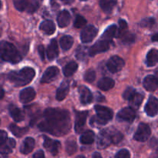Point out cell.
Listing matches in <instances>:
<instances>
[{"label":"cell","mask_w":158,"mask_h":158,"mask_svg":"<svg viewBox=\"0 0 158 158\" xmlns=\"http://www.w3.org/2000/svg\"><path fill=\"white\" fill-rule=\"evenodd\" d=\"M44 157H45V154H44V152H43V151H39L38 152H36L33 155V157H35V158H43Z\"/></svg>","instance_id":"obj_49"},{"label":"cell","mask_w":158,"mask_h":158,"mask_svg":"<svg viewBox=\"0 0 158 158\" xmlns=\"http://www.w3.org/2000/svg\"><path fill=\"white\" fill-rule=\"evenodd\" d=\"M38 52H39V53H40V57H41L42 60H44V58H45V49H44V46H42V45L39 46Z\"/></svg>","instance_id":"obj_48"},{"label":"cell","mask_w":158,"mask_h":158,"mask_svg":"<svg viewBox=\"0 0 158 158\" xmlns=\"http://www.w3.org/2000/svg\"><path fill=\"white\" fill-rule=\"evenodd\" d=\"M154 24H155V19H154V18H152V17L144 19L142 20L141 23H140V26L146 28L152 27Z\"/></svg>","instance_id":"obj_42"},{"label":"cell","mask_w":158,"mask_h":158,"mask_svg":"<svg viewBox=\"0 0 158 158\" xmlns=\"http://www.w3.org/2000/svg\"><path fill=\"white\" fill-rule=\"evenodd\" d=\"M145 112L149 117H155L158 114V100L154 96H151L145 106Z\"/></svg>","instance_id":"obj_9"},{"label":"cell","mask_w":158,"mask_h":158,"mask_svg":"<svg viewBox=\"0 0 158 158\" xmlns=\"http://www.w3.org/2000/svg\"><path fill=\"white\" fill-rule=\"evenodd\" d=\"M86 23H87V21L84 17L78 15L76 17L75 22H74V27L77 28V29H81L86 26Z\"/></svg>","instance_id":"obj_37"},{"label":"cell","mask_w":158,"mask_h":158,"mask_svg":"<svg viewBox=\"0 0 158 158\" xmlns=\"http://www.w3.org/2000/svg\"><path fill=\"white\" fill-rule=\"evenodd\" d=\"M143 100V96H142L141 94H137V93H136L135 95L134 96V97H133V98L131 99L130 101H131L132 107L134 108V109L137 110V109H138L139 106H140V104H141Z\"/></svg>","instance_id":"obj_34"},{"label":"cell","mask_w":158,"mask_h":158,"mask_svg":"<svg viewBox=\"0 0 158 158\" xmlns=\"http://www.w3.org/2000/svg\"><path fill=\"white\" fill-rule=\"evenodd\" d=\"M60 46L62 49L64 51L69 50L71 47H72L73 44V38L71 35H63L61 39H60Z\"/></svg>","instance_id":"obj_29"},{"label":"cell","mask_w":158,"mask_h":158,"mask_svg":"<svg viewBox=\"0 0 158 158\" xmlns=\"http://www.w3.org/2000/svg\"><path fill=\"white\" fill-rule=\"evenodd\" d=\"M14 6L17 10L23 12L25 9H27L29 4V0H14Z\"/></svg>","instance_id":"obj_35"},{"label":"cell","mask_w":158,"mask_h":158,"mask_svg":"<svg viewBox=\"0 0 158 158\" xmlns=\"http://www.w3.org/2000/svg\"><path fill=\"white\" fill-rule=\"evenodd\" d=\"M147 65L150 67L155 66L158 63V49H152L147 54Z\"/></svg>","instance_id":"obj_25"},{"label":"cell","mask_w":158,"mask_h":158,"mask_svg":"<svg viewBox=\"0 0 158 158\" xmlns=\"http://www.w3.org/2000/svg\"><path fill=\"white\" fill-rule=\"evenodd\" d=\"M35 97V91L33 88L28 87L21 90L19 94V100L23 103H27L34 100Z\"/></svg>","instance_id":"obj_15"},{"label":"cell","mask_w":158,"mask_h":158,"mask_svg":"<svg viewBox=\"0 0 158 158\" xmlns=\"http://www.w3.org/2000/svg\"><path fill=\"white\" fill-rule=\"evenodd\" d=\"M97 28L94 26H88L84 27L82 30L81 34H80V40L83 43H89L92 41L97 35Z\"/></svg>","instance_id":"obj_7"},{"label":"cell","mask_w":158,"mask_h":158,"mask_svg":"<svg viewBox=\"0 0 158 158\" xmlns=\"http://www.w3.org/2000/svg\"><path fill=\"white\" fill-rule=\"evenodd\" d=\"M152 40L154 42H158V33H156L155 35H154L152 36Z\"/></svg>","instance_id":"obj_50"},{"label":"cell","mask_w":158,"mask_h":158,"mask_svg":"<svg viewBox=\"0 0 158 158\" xmlns=\"http://www.w3.org/2000/svg\"><path fill=\"white\" fill-rule=\"evenodd\" d=\"M77 145L76 143L75 138H70L66 142V151L69 155H72L77 151Z\"/></svg>","instance_id":"obj_33"},{"label":"cell","mask_w":158,"mask_h":158,"mask_svg":"<svg viewBox=\"0 0 158 158\" xmlns=\"http://www.w3.org/2000/svg\"><path fill=\"white\" fill-rule=\"evenodd\" d=\"M143 87L150 92H154L158 88V79L153 75H149L143 80Z\"/></svg>","instance_id":"obj_16"},{"label":"cell","mask_w":158,"mask_h":158,"mask_svg":"<svg viewBox=\"0 0 158 158\" xmlns=\"http://www.w3.org/2000/svg\"><path fill=\"white\" fill-rule=\"evenodd\" d=\"M59 54V48L58 44L56 40H52L51 41L50 44L49 45L46 50V55H47V58L49 60H52L57 57Z\"/></svg>","instance_id":"obj_21"},{"label":"cell","mask_w":158,"mask_h":158,"mask_svg":"<svg viewBox=\"0 0 158 158\" xmlns=\"http://www.w3.org/2000/svg\"><path fill=\"white\" fill-rule=\"evenodd\" d=\"M7 141V134L6 131H1L0 132V146L4 144Z\"/></svg>","instance_id":"obj_47"},{"label":"cell","mask_w":158,"mask_h":158,"mask_svg":"<svg viewBox=\"0 0 158 158\" xmlns=\"http://www.w3.org/2000/svg\"><path fill=\"white\" fill-rule=\"evenodd\" d=\"M151 134V128L146 123H140L134 134V140L139 142H144L148 140Z\"/></svg>","instance_id":"obj_5"},{"label":"cell","mask_w":158,"mask_h":158,"mask_svg":"<svg viewBox=\"0 0 158 158\" xmlns=\"http://www.w3.org/2000/svg\"><path fill=\"white\" fill-rule=\"evenodd\" d=\"M117 32V27L116 25L110 26L109 27L105 30V32H103L101 38L103 39V40H107V41L110 42V40H112V39L114 38V37L116 36Z\"/></svg>","instance_id":"obj_28"},{"label":"cell","mask_w":158,"mask_h":158,"mask_svg":"<svg viewBox=\"0 0 158 158\" xmlns=\"http://www.w3.org/2000/svg\"><path fill=\"white\" fill-rule=\"evenodd\" d=\"M70 19V14L67 10H63L60 12L58 17H57V23H58L59 26L60 28L66 27L69 24Z\"/></svg>","instance_id":"obj_22"},{"label":"cell","mask_w":158,"mask_h":158,"mask_svg":"<svg viewBox=\"0 0 158 158\" xmlns=\"http://www.w3.org/2000/svg\"><path fill=\"white\" fill-rule=\"evenodd\" d=\"M136 114L134 109L132 107H125L123 109L120 110L119 111L118 114H117V117H118L119 120H123V121L131 122L134 121V120L135 119Z\"/></svg>","instance_id":"obj_10"},{"label":"cell","mask_w":158,"mask_h":158,"mask_svg":"<svg viewBox=\"0 0 158 158\" xmlns=\"http://www.w3.org/2000/svg\"><path fill=\"white\" fill-rule=\"evenodd\" d=\"M114 84H115V83H114V80L109 78V77H103L99 80L97 86L101 90L108 91L114 87Z\"/></svg>","instance_id":"obj_24"},{"label":"cell","mask_w":158,"mask_h":158,"mask_svg":"<svg viewBox=\"0 0 158 158\" xmlns=\"http://www.w3.org/2000/svg\"><path fill=\"white\" fill-rule=\"evenodd\" d=\"M80 1H86V0H80Z\"/></svg>","instance_id":"obj_54"},{"label":"cell","mask_w":158,"mask_h":158,"mask_svg":"<svg viewBox=\"0 0 158 158\" xmlns=\"http://www.w3.org/2000/svg\"><path fill=\"white\" fill-rule=\"evenodd\" d=\"M9 130L17 137H23L29 131L27 127H19L16 126L15 124H11L9 126Z\"/></svg>","instance_id":"obj_32"},{"label":"cell","mask_w":158,"mask_h":158,"mask_svg":"<svg viewBox=\"0 0 158 158\" xmlns=\"http://www.w3.org/2000/svg\"><path fill=\"white\" fill-rule=\"evenodd\" d=\"M117 2L115 0H100V6L106 13H110L115 7Z\"/></svg>","instance_id":"obj_26"},{"label":"cell","mask_w":158,"mask_h":158,"mask_svg":"<svg viewBox=\"0 0 158 158\" xmlns=\"http://www.w3.org/2000/svg\"><path fill=\"white\" fill-rule=\"evenodd\" d=\"M80 140L82 144H91L94 143V140H95V134L92 131H87L82 134Z\"/></svg>","instance_id":"obj_27"},{"label":"cell","mask_w":158,"mask_h":158,"mask_svg":"<svg viewBox=\"0 0 158 158\" xmlns=\"http://www.w3.org/2000/svg\"><path fill=\"white\" fill-rule=\"evenodd\" d=\"M3 97H4V89H2V94H1V98L2 99Z\"/></svg>","instance_id":"obj_53"},{"label":"cell","mask_w":158,"mask_h":158,"mask_svg":"<svg viewBox=\"0 0 158 158\" xmlns=\"http://www.w3.org/2000/svg\"><path fill=\"white\" fill-rule=\"evenodd\" d=\"M9 111L14 121L19 123V122H22L24 120V114L19 108L17 107L15 105L11 104L9 106Z\"/></svg>","instance_id":"obj_20"},{"label":"cell","mask_w":158,"mask_h":158,"mask_svg":"<svg viewBox=\"0 0 158 158\" xmlns=\"http://www.w3.org/2000/svg\"><path fill=\"white\" fill-rule=\"evenodd\" d=\"M93 157H101V155L98 152H95L93 154Z\"/></svg>","instance_id":"obj_51"},{"label":"cell","mask_w":158,"mask_h":158,"mask_svg":"<svg viewBox=\"0 0 158 158\" xmlns=\"http://www.w3.org/2000/svg\"><path fill=\"white\" fill-rule=\"evenodd\" d=\"M1 58L4 61L11 63H17L21 61L22 56L16 47L6 41L1 43Z\"/></svg>","instance_id":"obj_3"},{"label":"cell","mask_w":158,"mask_h":158,"mask_svg":"<svg viewBox=\"0 0 158 158\" xmlns=\"http://www.w3.org/2000/svg\"><path fill=\"white\" fill-rule=\"evenodd\" d=\"M39 6H40L39 0H31L29 6H28L27 12H29V13H33L34 12H35V11L38 9Z\"/></svg>","instance_id":"obj_41"},{"label":"cell","mask_w":158,"mask_h":158,"mask_svg":"<svg viewBox=\"0 0 158 158\" xmlns=\"http://www.w3.org/2000/svg\"><path fill=\"white\" fill-rule=\"evenodd\" d=\"M106 123H107V121H106V120H102V119L100 118L97 115V117H92L90 120V125L94 127L98 126V125H104L106 124Z\"/></svg>","instance_id":"obj_43"},{"label":"cell","mask_w":158,"mask_h":158,"mask_svg":"<svg viewBox=\"0 0 158 158\" xmlns=\"http://www.w3.org/2000/svg\"><path fill=\"white\" fill-rule=\"evenodd\" d=\"M69 81L67 80H65L63 83L60 84V87L58 88L56 91V100H59V101H61V100H64L66 98V97L67 96L68 93H69Z\"/></svg>","instance_id":"obj_18"},{"label":"cell","mask_w":158,"mask_h":158,"mask_svg":"<svg viewBox=\"0 0 158 158\" xmlns=\"http://www.w3.org/2000/svg\"><path fill=\"white\" fill-rule=\"evenodd\" d=\"M115 157L117 158H128L131 157V154H130L128 150L122 149L116 154Z\"/></svg>","instance_id":"obj_46"},{"label":"cell","mask_w":158,"mask_h":158,"mask_svg":"<svg viewBox=\"0 0 158 158\" xmlns=\"http://www.w3.org/2000/svg\"><path fill=\"white\" fill-rule=\"evenodd\" d=\"M88 111H77L75 119V130L77 133H80L83 130L86 118L88 117Z\"/></svg>","instance_id":"obj_13"},{"label":"cell","mask_w":158,"mask_h":158,"mask_svg":"<svg viewBox=\"0 0 158 158\" xmlns=\"http://www.w3.org/2000/svg\"><path fill=\"white\" fill-rule=\"evenodd\" d=\"M78 68V65L76 62H70V63H67L66 66L63 68V73L66 77H71L73 74L76 73Z\"/></svg>","instance_id":"obj_31"},{"label":"cell","mask_w":158,"mask_h":158,"mask_svg":"<svg viewBox=\"0 0 158 158\" xmlns=\"http://www.w3.org/2000/svg\"><path fill=\"white\" fill-rule=\"evenodd\" d=\"M94 109H95L96 113H97V115L100 118H101L102 120H104L108 122L113 118L114 112L110 108L103 106H100V105H96L94 106Z\"/></svg>","instance_id":"obj_12"},{"label":"cell","mask_w":158,"mask_h":158,"mask_svg":"<svg viewBox=\"0 0 158 158\" xmlns=\"http://www.w3.org/2000/svg\"><path fill=\"white\" fill-rule=\"evenodd\" d=\"M38 127L41 131L57 137L65 135L71 128L69 112L59 108H48L43 113V120L39 123Z\"/></svg>","instance_id":"obj_1"},{"label":"cell","mask_w":158,"mask_h":158,"mask_svg":"<svg viewBox=\"0 0 158 158\" xmlns=\"http://www.w3.org/2000/svg\"><path fill=\"white\" fill-rule=\"evenodd\" d=\"M120 38H121L122 41H123V43H133V42H134V40H135V36H134L133 34L127 33V32H126V33L123 34V35H121Z\"/></svg>","instance_id":"obj_44"},{"label":"cell","mask_w":158,"mask_h":158,"mask_svg":"<svg viewBox=\"0 0 158 158\" xmlns=\"http://www.w3.org/2000/svg\"><path fill=\"white\" fill-rule=\"evenodd\" d=\"M110 49V42L107 40H102L100 41H97L94 46H91L89 49V55L90 56L97 55V54L100 53L107 51Z\"/></svg>","instance_id":"obj_6"},{"label":"cell","mask_w":158,"mask_h":158,"mask_svg":"<svg viewBox=\"0 0 158 158\" xmlns=\"http://www.w3.org/2000/svg\"><path fill=\"white\" fill-rule=\"evenodd\" d=\"M124 65L125 62L121 57L118 56H114L111 58H110V60L107 61L106 67L110 72L112 73H115L121 70Z\"/></svg>","instance_id":"obj_4"},{"label":"cell","mask_w":158,"mask_h":158,"mask_svg":"<svg viewBox=\"0 0 158 158\" xmlns=\"http://www.w3.org/2000/svg\"><path fill=\"white\" fill-rule=\"evenodd\" d=\"M112 143V137L109 129L100 131L97 140V148L99 149H104Z\"/></svg>","instance_id":"obj_8"},{"label":"cell","mask_w":158,"mask_h":158,"mask_svg":"<svg viewBox=\"0 0 158 158\" xmlns=\"http://www.w3.org/2000/svg\"><path fill=\"white\" fill-rule=\"evenodd\" d=\"M136 94V90L135 89H134L133 87H128L127 88L126 90L124 91L123 94V97L124 100H131V99L134 97V96Z\"/></svg>","instance_id":"obj_40"},{"label":"cell","mask_w":158,"mask_h":158,"mask_svg":"<svg viewBox=\"0 0 158 158\" xmlns=\"http://www.w3.org/2000/svg\"><path fill=\"white\" fill-rule=\"evenodd\" d=\"M59 73H60V70H59V69L56 66H50L43 73V77L41 78V83H51V82H52L56 78L57 76L59 75Z\"/></svg>","instance_id":"obj_11"},{"label":"cell","mask_w":158,"mask_h":158,"mask_svg":"<svg viewBox=\"0 0 158 158\" xmlns=\"http://www.w3.org/2000/svg\"><path fill=\"white\" fill-rule=\"evenodd\" d=\"M96 79V73L93 69H88L84 74V80L87 83H93Z\"/></svg>","instance_id":"obj_39"},{"label":"cell","mask_w":158,"mask_h":158,"mask_svg":"<svg viewBox=\"0 0 158 158\" xmlns=\"http://www.w3.org/2000/svg\"><path fill=\"white\" fill-rule=\"evenodd\" d=\"M40 30L47 35H52L56 31V26L54 23L51 20H45L42 22L40 26Z\"/></svg>","instance_id":"obj_23"},{"label":"cell","mask_w":158,"mask_h":158,"mask_svg":"<svg viewBox=\"0 0 158 158\" xmlns=\"http://www.w3.org/2000/svg\"><path fill=\"white\" fill-rule=\"evenodd\" d=\"M79 93L80 96V101L83 104H89L93 100V94L86 86H81L79 88Z\"/></svg>","instance_id":"obj_17"},{"label":"cell","mask_w":158,"mask_h":158,"mask_svg":"<svg viewBox=\"0 0 158 158\" xmlns=\"http://www.w3.org/2000/svg\"><path fill=\"white\" fill-rule=\"evenodd\" d=\"M43 146L47 151H49L52 155H56L60 148V143L57 140H53L48 137H44V143Z\"/></svg>","instance_id":"obj_14"},{"label":"cell","mask_w":158,"mask_h":158,"mask_svg":"<svg viewBox=\"0 0 158 158\" xmlns=\"http://www.w3.org/2000/svg\"><path fill=\"white\" fill-rule=\"evenodd\" d=\"M35 70L32 68L26 67L19 71H12L8 74L9 81L15 86H23L29 84L35 77Z\"/></svg>","instance_id":"obj_2"},{"label":"cell","mask_w":158,"mask_h":158,"mask_svg":"<svg viewBox=\"0 0 158 158\" xmlns=\"http://www.w3.org/2000/svg\"><path fill=\"white\" fill-rule=\"evenodd\" d=\"M62 1H63V2L66 3V4H70V3H72L73 2V0H62Z\"/></svg>","instance_id":"obj_52"},{"label":"cell","mask_w":158,"mask_h":158,"mask_svg":"<svg viewBox=\"0 0 158 158\" xmlns=\"http://www.w3.org/2000/svg\"><path fill=\"white\" fill-rule=\"evenodd\" d=\"M127 29H128V26L127 22L123 19L119 20V29H118V32H117V34H118L117 36L120 37L121 35H123V34L126 33L127 31Z\"/></svg>","instance_id":"obj_38"},{"label":"cell","mask_w":158,"mask_h":158,"mask_svg":"<svg viewBox=\"0 0 158 158\" xmlns=\"http://www.w3.org/2000/svg\"><path fill=\"white\" fill-rule=\"evenodd\" d=\"M35 146V140L32 137H26L23 140L21 147H20V152L23 154H28L31 153Z\"/></svg>","instance_id":"obj_19"},{"label":"cell","mask_w":158,"mask_h":158,"mask_svg":"<svg viewBox=\"0 0 158 158\" xmlns=\"http://www.w3.org/2000/svg\"><path fill=\"white\" fill-rule=\"evenodd\" d=\"M1 148H0V152L2 154H9L12 152V149L15 148V141L14 139L10 138L7 140V141L4 143V144L1 145Z\"/></svg>","instance_id":"obj_30"},{"label":"cell","mask_w":158,"mask_h":158,"mask_svg":"<svg viewBox=\"0 0 158 158\" xmlns=\"http://www.w3.org/2000/svg\"><path fill=\"white\" fill-rule=\"evenodd\" d=\"M77 58L79 60H83L86 56V49L84 46H79L77 50V54H76Z\"/></svg>","instance_id":"obj_45"},{"label":"cell","mask_w":158,"mask_h":158,"mask_svg":"<svg viewBox=\"0 0 158 158\" xmlns=\"http://www.w3.org/2000/svg\"><path fill=\"white\" fill-rule=\"evenodd\" d=\"M110 132L111 137H112V143H118L123 139V135L121 133L118 131H116L114 129H109Z\"/></svg>","instance_id":"obj_36"}]
</instances>
